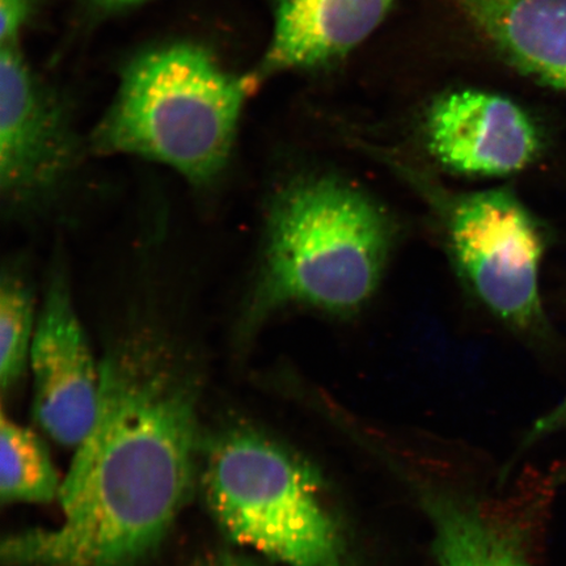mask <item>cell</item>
Returning a JSON list of instances; mask_svg holds the SVG:
<instances>
[{
	"label": "cell",
	"instance_id": "cell-1",
	"mask_svg": "<svg viewBox=\"0 0 566 566\" xmlns=\"http://www.w3.org/2000/svg\"><path fill=\"white\" fill-rule=\"evenodd\" d=\"M101 405L60 491L63 521L4 537L3 566H140L166 539L201 448L198 374L138 332L101 363Z\"/></svg>",
	"mask_w": 566,
	"mask_h": 566
},
{
	"label": "cell",
	"instance_id": "cell-2",
	"mask_svg": "<svg viewBox=\"0 0 566 566\" xmlns=\"http://www.w3.org/2000/svg\"><path fill=\"white\" fill-rule=\"evenodd\" d=\"M396 235L388 210L356 184L328 174L290 180L268 210L245 327L289 307L358 314L384 281Z\"/></svg>",
	"mask_w": 566,
	"mask_h": 566
},
{
	"label": "cell",
	"instance_id": "cell-3",
	"mask_svg": "<svg viewBox=\"0 0 566 566\" xmlns=\"http://www.w3.org/2000/svg\"><path fill=\"white\" fill-rule=\"evenodd\" d=\"M254 84L193 42L151 49L127 63L90 150L157 161L208 187L229 165Z\"/></svg>",
	"mask_w": 566,
	"mask_h": 566
},
{
	"label": "cell",
	"instance_id": "cell-4",
	"mask_svg": "<svg viewBox=\"0 0 566 566\" xmlns=\"http://www.w3.org/2000/svg\"><path fill=\"white\" fill-rule=\"evenodd\" d=\"M205 451V497L231 541L287 566H350L313 471L292 452L244 428Z\"/></svg>",
	"mask_w": 566,
	"mask_h": 566
},
{
	"label": "cell",
	"instance_id": "cell-5",
	"mask_svg": "<svg viewBox=\"0 0 566 566\" xmlns=\"http://www.w3.org/2000/svg\"><path fill=\"white\" fill-rule=\"evenodd\" d=\"M417 179L459 277L484 308L520 332L543 328L539 223L506 188L454 193Z\"/></svg>",
	"mask_w": 566,
	"mask_h": 566
},
{
	"label": "cell",
	"instance_id": "cell-6",
	"mask_svg": "<svg viewBox=\"0 0 566 566\" xmlns=\"http://www.w3.org/2000/svg\"><path fill=\"white\" fill-rule=\"evenodd\" d=\"M0 192L12 210L35 207L73 171L80 144L63 106L20 52H0Z\"/></svg>",
	"mask_w": 566,
	"mask_h": 566
},
{
	"label": "cell",
	"instance_id": "cell-7",
	"mask_svg": "<svg viewBox=\"0 0 566 566\" xmlns=\"http://www.w3.org/2000/svg\"><path fill=\"white\" fill-rule=\"evenodd\" d=\"M30 364L34 420L54 441L80 448L97 419L102 371L61 272L49 282Z\"/></svg>",
	"mask_w": 566,
	"mask_h": 566
},
{
	"label": "cell",
	"instance_id": "cell-8",
	"mask_svg": "<svg viewBox=\"0 0 566 566\" xmlns=\"http://www.w3.org/2000/svg\"><path fill=\"white\" fill-rule=\"evenodd\" d=\"M423 137L438 165L469 177L520 172L541 150L539 134L518 105L479 90L438 98L424 118Z\"/></svg>",
	"mask_w": 566,
	"mask_h": 566
},
{
	"label": "cell",
	"instance_id": "cell-9",
	"mask_svg": "<svg viewBox=\"0 0 566 566\" xmlns=\"http://www.w3.org/2000/svg\"><path fill=\"white\" fill-rule=\"evenodd\" d=\"M396 0H277L272 40L252 75L315 69L343 59L374 33Z\"/></svg>",
	"mask_w": 566,
	"mask_h": 566
},
{
	"label": "cell",
	"instance_id": "cell-10",
	"mask_svg": "<svg viewBox=\"0 0 566 566\" xmlns=\"http://www.w3.org/2000/svg\"><path fill=\"white\" fill-rule=\"evenodd\" d=\"M495 51L566 94V0H452Z\"/></svg>",
	"mask_w": 566,
	"mask_h": 566
},
{
	"label": "cell",
	"instance_id": "cell-11",
	"mask_svg": "<svg viewBox=\"0 0 566 566\" xmlns=\"http://www.w3.org/2000/svg\"><path fill=\"white\" fill-rule=\"evenodd\" d=\"M423 505L433 525L440 566H530L518 530L501 525L476 502L430 493Z\"/></svg>",
	"mask_w": 566,
	"mask_h": 566
},
{
	"label": "cell",
	"instance_id": "cell-12",
	"mask_svg": "<svg viewBox=\"0 0 566 566\" xmlns=\"http://www.w3.org/2000/svg\"><path fill=\"white\" fill-rule=\"evenodd\" d=\"M59 475L44 442L4 413L0 421V499L42 504L59 497Z\"/></svg>",
	"mask_w": 566,
	"mask_h": 566
},
{
	"label": "cell",
	"instance_id": "cell-13",
	"mask_svg": "<svg viewBox=\"0 0 566 566\" xmlns=\"http://www.w3.org/2000/svg\"><path fill=\"white\" fill-rule=\"evenodd\" d=\"M30 285L19 273L4 271L0 283V384L11 391L24 377L35 331Z\"/></svg>",
	"mask_w": 566,
	"mask_h": 566
},
{
	"label": "cell",
	"instance_id": "cell-14",
	"mask_svg": "<svg viewBox=\"0 0 566 566\" xmlns=\"http://www.w3.org/2000/svg\"><path fill=\"white\" fill-rule=\"evenodd\" d=\"M34 0H0V42L19 45L21 32L32 15Z\"/></svg>",
	"mask_w": 566,
	"mask_h": 566
},
{
	"label": "cell",
	"instance_id": "cell-15",
	"mask_svg": "<svg viewBox=\"0 0 566 566\" xmlns=\"http://www.w3.org/2000/svg\"><path fill=\"white\" fill-rule=\"evenodd\" d=\"M566 424V396L564 400L558 405L555 409H552L551 412L544 417L539 421L535 423L533 431H531L530 441L537 440V438L548 436L557 431L558 429L564 428Z\"/></svg>",
	"mask_w": 566,
	"mask_h": 566
},
{
	"label": "cell",
	"instance_id": "cell-16",
	"mask_svg": "<svg viewBox=\"0 0 566 566\" xmlns=\"http://www.w3.org/2000/svg\"><path fill=\"white\" fill-rule=\"evenodd\" d=\"M201 566H261L252 558L245 557L238 554H231V552H222L216 556H211Z\"/></svg>",
	"mask_w": 566,
	"mask_h": 566
},
{
	"label": "cell",
	"instance_id": "cell-17",
	"mask_svg": "<svg viewBox=\"0 0 566 566\" xmlns=\"http://www.w3.org/2000/svg\"><path fill=\"white\" fill-rule=\"evenodd\" d=\"M146 2L148 0H91L96 10L113 13L130 10Z\"/></svg>",
	"mask_w": 566,
	"mask_h": 566
}]
</instances>
